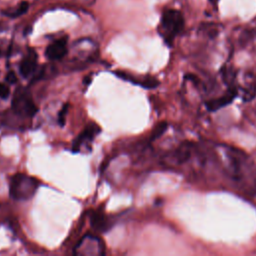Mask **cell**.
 <instances>
[{
  "instance_id": "cell-1",
  "label": "cell",
  "mask_w": 256,
  "mask_h": 256,
  "mask_svg": "<svg viewBox=\"0 0 256 256\" xmlns=\"http://www.w3.org/2000/svg\"><path fill=\"white\" fill-rule=\"evenodd\" d=\"M38 185V181L34 177L17 173L10 181V196L15 200H28L35 194Z\"/></svg>"
},
{
  "instance_id": "cell-2",
  "label": "cell",
  "mask_w": 256,
  "mask_h": 256,
  "mask_svg": "<svg viewBox=\"0 0 256 256\" xmlns=\"http://www.w3.org/2000/svg\"><path fill=\"white\" fill-rule=\"evenodd\" d=\"M161 28L166 42L171 43L184 28V18L181 12L176 9L165 10L161 17Z\"/></svg>"
},
{
  "instance_id": "cell-3",
  "label": "cell",
  "mask_w": 256,
  "mask_h": 256,
  "mask_svg": "<svg viewBox=\"0 0 256 256\" xmlns=\"http://www.w3.org/2000/svg\"><path fill=\"white\" fill-rule=\"evenodd\" d=\"M12 110L18 116L32 117L37 113L38 108L29 91L24 87H19L15 91L12 99Z\"/></svg>"
},
{
  "instance_id": "cell-4",
  "label": "cell",
  "mask_w": 256,
  "mask_h": 256,
  "mask_svg": "<svg viewBox=\"0 0 256 256\" xmlns=\"http://www.w3.org/2000/svg\"><path fill=\"white\" fill-rule=\"evenodd\" d=\"M99 132H100V127L98 125H96L95 123H90L89 125H87L85 127V129L78 135V137L74 141L73 151H75V152L79 151L80 147L83 144H85L87 142H91Z\"/></svg>"
},
{
  "instance_id": "cell-5",
  "label": "cell",
  "mask_w": 256,
  "mask_h": 256,
  "mask_svg": "<svg viewBox=\"0 0 256 256\" xmlns=\"http://www.w3.org/2000/svg\"><path fill=\"white\" fill-rule=\"evenodd\" d=\"M67 53V40L66 38H61L50 45L46 48L45 55L48 59L50 60H59L62 59Z\"/></svg>"
},
{
  "instance_id": "cell-6",
  "label": "cell",
  "mask_w": 256,
  "mask_h": 256,
  "mask_svg": "<svg viewBox=\"0 0 256 256\" xmlns=\"http://www.w3.org/2000/svg\"><path fill=\"white\" fill-rule=\"evenodd\" d=\"M36 66H37V53L33 49H30L27 52L26 56L22 59L19 66V71L22 76L28 77L35 71Z\"/></svg>"
},
{
  "instance_id": "cell-7",
  "label": "cell",
  "mask_w": 256,
  "mask_h": 256,
  "mask_svg": "<svg viewBox=\"0 0 256 256\" xmlns=\"http://www.w3.org/2000/svg\"><path fill=\"white\" fill-rule=\"evenodd\" d=\"M90 222L93 229L96 231H106L109 229V221L106 219L101 210L93 211L90 216Z\"/></svg>"
},
{
  "instance_id": "cell-8",
  "label": "cell",
  "mask_w": 256,
  "mask_h": 256,
  "mask_svg": "<svg viewBox=\"0 0 256 256\" xmlns=\"http://www.w3.org/2000/svg\"><path fill=\"white\" fill-rule=\"evenodd\" d=\"M28 8H29L28 2L23 1V2H21V3L16 7V9H15L14 11H11L10 13H6V14H7L9 17H13V18L19 17V16L23 15L24 13H26V11L28 10Z\"/></svg>"
},
{
  "instance_id": "cell-9",
  "label": "cell",
  "mask_w": 256,
  "mask_h": 256,
  "mask_svg": "<svg viewBox=\"0 0 256 256\" xmlns=\"http://www.w3.org/2000/svg\"><path fill=\"white\" fill-rule=\"evenodd\" d=\"M166 127H167V124H166V123H164V122H162V123L158 124V125L155 127V129L153 130V132H152L151 139H152V140H154V139H156V138L160 137V136L163 134V132L166 130Z\"/></svg>"
},
{
  "instance_id": "cell-10",
  "label": "cell",
  "mask_w": 256,
  "mask_h": 256,
  "mask_svg": "<svg viewBox=\"0 0 256 256\" xmlns=\"http://www.w3.org/2000/svg\"><path fill=\"white\" fill-rule=\"evenodd\" d=\"M68 107H69V105H68V103H66V104L62 107V109L60 110V112H59V115H58V123H59L61 126H63L64 123H65L66 114H67V112H68Z\"/></svg>"
},
{
  "instance_id": "cell-11",
  "label": "cell",
  "mask_w": 256,
  "mask_h": 256,
  "mask_svg": "<svg viewBox=\"0 0 256 256\" xmlns=\"http://www.w3.org/2000/svg\"><path fill=\"white\" fill-rule=\"evenodd\" d=\"M9 94H10V90H9L8 86H6L3 83H0V98L6 99V98H8Z\"/></svg>"
},
{
  "instance_id": "cell-12",
  "label": "cell",
  "mask_w": 256,
  "mask_h": 256,
  "mask_svg": "<svg viewBox=\"0 0 256 256\" xmlns=\"http://www.w3.org/2000/svg\"><path fill=\"white\" fill-rule=\"evenodd\" d=\"M6 81L10 84H14V83L17 82V76H16L14 71H9L6 74Z\"/></svg>"
},
{
  "instance_id": "cell-13",
  "label": "cell",
  "mask_w": 256,
  "mask_h": 256,
  "mask_svg": "<svg viewBox=\"0 0 256 256\" xmlns=\"http://www.w3.org/2000/svg\"><path fill=\"white\" fill-rule=\"evenodd\" d=\"M84 83L89 84V83H90V77H86V78L84 79Z\"/></svg>"
},
{
  "instance_id": "cell-14",
  "label": "cell",
  "mask_w": 256,
  "mask_h": 256,
  "mask_svg": "<svg viewBox=\"0 0 256 256\" xmlns=\"http://www.w3.org/2000/svg\"><path fill=\"white\" fill-rule=\"evenodd\" d=\"M2 54H3V52H2V50H1V49H0V56H1V55H2Z\"/></svg>"
}]
</instances>
